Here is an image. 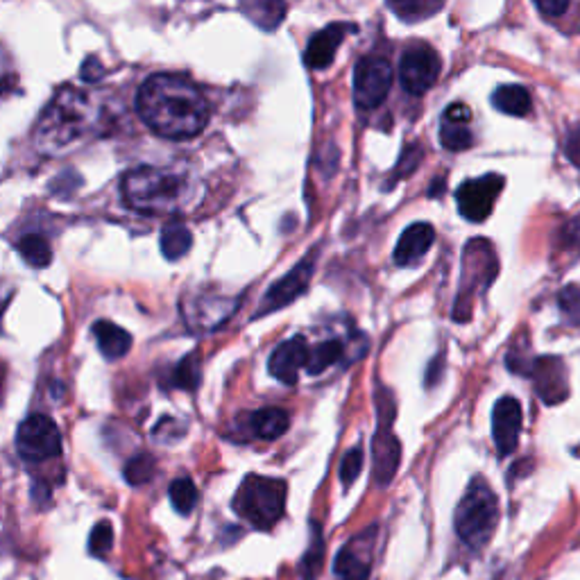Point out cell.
Listing matches in <instances>:
<instances>
[{
    "label": "cell",
    "instance_id": "6da1fadb",
    "mask_svg": "<svg viewBox=\"0 0 580 580\" xmlns=\"http://www.w3.org/2000/svg\"><path fill=\"white\" fill-rule=\"evenodd\" d=\"M136 112L143 123L164 139H193L209 121V102L191 80L173 73H157L143 82L136 96Z\"/></svg>",
    "mask_w": 580,
    "mask_h": 580
},
{
    "label": "cell",
    "instance_id": "7a4b0ae2",
    "mask_svg": "<svg viewBox=\"0 0 580 580\" xmlns=\"http://www.w3.org/2000/svg\"><path fill=\"white\" fill-rule=\"evenodd\" d=\"M100 127V109L89 93L66 87L48 102L34 125V148L46 157L66 155Z\"/></svg>",
    "mask_w": 580,
    "mask_h": 580
},
{
    "label": "cell",
    "instance_id": "3957f363",
    "mask_svg": "<svg viewBox=\"0 0 580 580\" xmlns=\"http://www.w3.org/2000/svg\"><path fill=\"white\" fill-rule=\"evenodd\" d=\"M123 198L134 211L148 216H175L189 204L191 179L179 170L141 166L130 170L121 184Z\"/></svg>",
    "mask_w": 580,
    "mask_h": 580
},
{
    "label": "cell",
    "instance_id": "277c9868",
    "mask_svg": "<svg viewBox=\"0 0 580 580\" xmlns=\"http://www.w3.org/2000/svg\"><path fill=\"white\" fill-rule=\"evenodd\" d=\"M456 533L469 549H483L499 524V501L485 479L469 483L456 510Z\"/></svg>",
    "mask_w": 580,
    "mask_h": 580
},
{
    "label": "cell",
    "instance_id": "5b68a950",
    "mask_svg": "<svg viewBox=\"0 0 580 580\" xmlns=\"http://www.w3.org/2000/svg\"><path fill=\"white\" fill-rule=\"evenodd\" d=\"M286 508V483L279 479H268V476H247L241 483L236 497L234 510L245 522L254 528L268 531L275 526Z\"/></svg>",
    "mask_w": 580,
    "mask_h": 580
},
{
    "label": "cell",
    "instance_id": "8992f818",
    "mask_svg": "<svg viewBox=\"0 0 580 580\" xmlns=\"http://www.w3.org/2000/svg\"><path fill=\"white\" fill-rule=\"evenodd\" d=\"M497 257H494V250L488 241L483 238H476L467 245L465 250V266H463V284H460V293L456 300V311L454 318L469 320L472 315V293H476L479 288H488L494 277H497Z\"/></svg>",
    "mask_w": 580,
    "mask_h": 580
},
{
    "label": "cell",
    "instance_id": "52a82bcc",
    "mask_svg": "<svg viewBox=\"0 0 580 580\" xmlns=\"http://www.w3.org/2000/svg\"><path fill=\"white\" fill-rule=\"evenodd\" d=\"M379 426L372 440V458H374V479L379 485H388L395 479L399 460H402V445L397 435L392 433V422H395V399L388 390H379Z\"/></svg>",
    "mask_w": 580,
    "mask_h": 580
},
{
    "label": "cell",
    "instance_id": "ba28073f",
    "mask_svg": "<svg viewBox=\"0 0 580 580\" xmlns=\"http://www.w3.org/2000/svg\"><path fill=\"white\" fill-rule=\"evenodd\" d=\"M16 451L28 465L46 463L62 454V435L48 415L34 413L25 417L16 431Z\"/></svg>",
    "mask_w": 580,
    "mask_h": 580
},
{
    "label": "cell",
    "instance_id": "9c48e42d",
    "mask_svg": "<svg viewBox=\"0 0 580 580\" xmlns=\"http://www.w3.org/2000/svg\"><path fill=\"white\" fill-rule=\"evenodd\" d=\"M392 87V68L383 57H363L354 71V105L361 112L377 109L388 98Z\"/></svg>",
    "mask_w": 580,
    "mask_h": 580
},
{
    "label": "cell",
    "instance_id": "30bf717a",
    "mask_svg": "<svg viewBox=\"0 0 580 580\" xmlns=\"http://www.w3.org/2000/svg\"><path fill=\"white\" fill-rule=\"evenodd\" d=\"M440 57L431 46L413 44L404 50L399 62V80L411 96H424L440 78Z\"/></svg>",
    "mask_w": 580,
    "mask_h": 580
},
{
    "label": "cell",
    "instance_id": "8fae6325",
    "mask_svg": "<svg viewBox=\"0 0 580 580\" xmlns=\"http://www.w3.org/2000/svg\"><path fill=\"white\" fill-rule=\"evenodd\" d=\"M503 182H506V179L494 173L467 179V182L456 191L460 216L467 218L469 223H483V220H488L494 209V200L499 198V193L503 189Z\"/></svg>",
    "mask_w": 580,
    "mask_h": 580
},
{
    "label": "cell",
    "instance_id": "7c38bea8",
    "mask_svg": "<svg viewBox=\"0 0 580 580\" xmlns=\"http://www.w3.org/2000/svg\"><path fill=\"white\" fill-rule=\"evenodd\" d=\"M313 270H315V252H309V257L302 259L286 277H281L268 288V293L263 295V300H261V309L257 313V318L268 313H275L279 309H286L288 304H293L297 297L304 295L306 288H309L311 284Z\"/></svg>",
    "mask_w": 580,
    "mask_h": 580
},
{
    "label": "cell",
    "instance_id": "4fadbf2b",
    "mask_svg": "<svg viewBox=\"0 0 580 580\" xmlns=\"http://www.w3.org/2000/svg\"><path fill=\"white\" fill-rule=\"evenodd\" d=\"M522 433V404L515 397H501L492 411V438L499 458L513 454Z\"/></svg>",
    "mask_w": 580,
    "mask_h": 580
},
{
    "label": "cell",
    "instance_id": "5bb4252c",
    "mask_svg": "<svg viewBox=\"0 0 580 580\" xmlns=\"http://www.w3.org/2000/svg\"><path fill=\"white\" fill-rule=\"evenodd\" d=\"M309 343H306L304 336H293L290 340L277 345L275 352L270 354L268 370L275 379L281 383H288L293 386L300 377V370H306V363H309Z\"/></svg>",
    "mask_w": 580,
    "mask_h": 580
},
{
    "label": "cell",
    "instance_id": "9a60e30c",
    "mask_svg": "<svg viewBox=\"0 0 580 580\" xmlns=\"http://www.w3.org/2000/svg\"><path fill=\"white\" fill-rule=\"evenodd\" d=\"M352 30H356V25L352 23H331L320 32H315L309 41V46H306L304 64L309 68H315V71H324V68H329L336 57V50L343 46L345 37Z\"/></svg>",
    "mask_w": 580,
    "mask_h": 580
},
{
    "label": "cell",
    "instance_id": "2e32d148",
    "mask_svg": "<svg viewBox=\"0 0 580 580\" xmlns=\"http://www.w3.org/2000/svg\"><path fill=\"white\" fill-rule=\"evenodd\" d=\"M374 531L377 528H368L356 540L345 544L336 558V576L340 580H370V558L363 553L372 551Z\"/></svg>",
    "mask_w": 580,
    "mask_h": 580
},
{
    "label": "cell",
    "instance_id": "e0dca14e",
    "mask_svg": "<svg viewBox=\"0 0 580 580\" xmlns=\"http://www.w3.org/2000/svg\"><path fill=\"white\" fill-rule=\"evenodd\" d=\"M533 383L537 395L547 404H560L569 395L567 372L560 358H537L533 361Z\"/></svg>",
    "mask_w": 580,
    "mask_h": 580
},
{
    "label": "cell",
    "instance_id": "ac0fdd59",
    "mask_svg": "<svg viewBox=\"0 0 580 580\" xmlns=\"http://www.w3.org/2000/svg\"><path fill=\"white\" fill-rule=\"evenodd\" d=\"M234 306L236 302L223 297H198L186 306L184 315L193 329H216L234 313Z\"/></svg>",
    "mask_w": 580,
    "mask_h": 580
},
{
    "label": "cell",
    "instance_id": "d6986e66",
    "mask_svg": "<svg viewBox=\"0 0 580 580\" xmlns=\"http://www.w3.org/2000/svg\"><path fill=\"white\" fill-rule=\"evenodd\" d=\"M435 241V229L429 223H415L406 229L395 247L397 266H413L426 252L431 250Z\"/></svg>",
    "mask_w": 580,
    "mask_h": 580
},
{
    "label": "cell",
    "instance_id": "ffe728a7",
    "mask_svg": "<svg viewBox=\"0 0 580 580\" xmlns=\"http://www.w3.org/2000/svg\"><path fill=\"white\" fill-rule=\"evenodd\" d=\"M290 417L284 408L268 406L261 408V411H254L252 415H247V429L254 435V438L261 440H277L288 431Z\"/></svg>",
    "mask_w": 580,
    "mask_h": 580
},
{
    "label": "cell",
    "instance_id": "44dd1931",
    "mask_svg": "<svg viewBox=\"0 0 580 580\" xmlns=\"http://www.w3.org/2000/svg\"><path fill=\"white\" fill-rule=\"evenodd\" d=\"M93 336H96L98 340L100 354L109 358V361H116V358H123L127 352H130L132 336L114 322L98 320L96 324H93Z\"/></svg>",
    "mask_w": 580,
    "mask_h": 580
},
{
    "label": "cell",
    "instance_id": "7402d4cb",
    "mask_svg": "<svg viewBox=\"0 0 580 580\" xmlns=\"http://www.w3.org/2000/svg\"><path fill=\"white\" fill-rule=\"evenodd\" d=\"M492 105L497 107L501 114L528 116L531 114L533 100L531 93L524 87H519V84H503V87L492 93Z\"/></svg>",
    "mask_w": 580,
    "mask_h": 580
},
{
    "label": "cell",
    "instance_id": "603a6c76",
    "mask_svg": "<svg viewBox=\"0 0 580 580\" xmlns=\"http://www.w3.org/2000/svg\"><path fill=\"white\" fill-rule=\"evenodd\" d=\"M161 252L168 261H177L182 259L186 252L191 250L193 245V236L189 229H186L182 223H168L161 232Z\"/></svg>",
    "mask_w": 580,
    "mask_h": 580
},
{
    "label": "cell",
    "instance_id": "cb8c5ba5",
    "mask_svg": "<svg viewBox=\"0 0 580 580\" xmlns=\"http://www.w3.org/2000/svg\"><path fill=\"white\" fill-rule=\"evenodd\" d=\"M16 247H19L23 261L32 268H48L50 261H53V250H50V243L39 234L21 236Z\"/></svg>",
    "mask_w": 580,
    "mask_h": 580
},
{
    "label": "cell",
    "instance_id": "d4e9b609",
    "mask_svg": "<svg viewBox=\"0 0 580 580\" xmlns=\"http://www.w3.org/2000/svg\"><path fill=\"white\" fill-rule=\"evenodd\" d=\"M345 354V345L340 340H327V343H320L318 347L309 349V363H306V372L311 377H318L331 365L338 363Z\"/></svg>",
    "mask_w": 580,
    "mask_h": 580
},
{
    "label": "cell",
    "instance_id": "484cf974",
    "mask_svg": "<svg viewBox=\"0 0 580 580\" xmlns=\"http://www.w3.org/2000/svg\"><path fill=\"white\" fill-rule=\"evenodd\" d=\"M241 10L263 30H275L284 21L286 5L284 3H245Z\"/></svg>",
    "mask_w": 580,
    "mask_h": 580
},
{
    "label": "cell",
    "instance_id": "4316f807",
    "mask_svg": "<svg viewBox=\"0 0 580 580\" xmlns=\"http://www.w3.org/2000/svg\"><path fill=\"white\" fill-rule=\"evenodd\" d=\"M170 503H173V508L177 510L179 515H191L195 506H198V488H195V483L191 479H175L170 483Z\"/></svg>",
    "mask_w": 580,
    "mask_h": 580
},
{
    "label": "cell",
    "instance_id": "83f0119b",
    "mask_svg": "<svg viewBox=\"0 0 580 580\" xmlns=\"http://www.w3.org/2000/svg\"><path fill=\"white\" fill-rule=\"evenodd\" d=\"M388 7L402 21L417 23L422 19H429V16H433L435 12H440L442 3H420V0H404V3H388Z\"/></svg>",
    "mask_w": 580,
    "mask_h": 580
},
{
    "label": "cell",
    "instance_id": "f1b7e54d",
    "mask_svg": "<svg viewBox=\"0 0 580 580\" xmlns=\"http://www.w3.org/2000/svg\"><path fill=\"white\" fill-rule=\"evenodd\" d=\"M440 143H442V148H447L451 152L469 150V148H472V143H474V134L469 132L467 125H454V123L442 121Z\"/></svg>",
    "mask_w": 580,
    "mask_h": 580
},
{
    "label": "cell",
    "instance_id": "f546056e",
    "mask_svg": "<svg viewBox=\"0 0 580 580\" xmlns=\"http://www.w3.org/2000/svg\"><path fill=\"white\" fill-rule=\"evenodd\" d=\"M155 476V458L148 454L134 456L130 463L125 465V481L130 485H143Z\"/></svg>",
    "mask_w": 580,
    "mask_h": 580
},
{
    "label": "cell",
    "instance_id": "4dcf8cb0",
    "mask_svg": "<svg viewBox=\"0 0 580 580\" xmlns=\"http://www.w3.org/2000/svg\"><path fill=\"white\" fill-rule=\"evenodd\" d=\"M173 383L177 388H184V390H195L200 386V363H198V356L191 354L186 356L182 363L175 368L173 374Z\"/></svg>",
    "mask_w": 580,
    "mask_h": 580
},
{
    "label": "cell",
    "instance_id": "1f68e13d",
    "mask_svg": "<svg viewBox=\"0 0 580 580\" xmlns=\"http://www.w3.org/2000/svg\"><path fill=\"white\" fill-rule=\"evenodd\" d=\"M114 544V528L109 522H98L93 526L91 537H89V551L91 556L96 558H105L109 551H112Z\"/></svg>",
    "mask_w": 580,
    "mask_h": 580
},
{
    "label": "cell",
    "instance_id": "d6a6232c",
    "mask_svg": "<svg viewBox=\"0 0 580 580\" xmlns=\"http://www.w3.org/2000/svg\"><path fill=\"white\" fill-rule=\"evenodd\" d=\"M361 469H363V449L361 447L349 449L343 463H340V481H343V485H352L358 479V474H361Z\"/></svg>",
    "mask_w": 580,
    "mask_h": 580
},
{
    "label": "cell",
    "instance_id": "836d02e7",
    "mask_svg": "<svg viewBox=\"0 0 580 580\" xmlns=\"http://www.w3.org/2000/svg\"><path fill=\"white\" fill-rule=\"evenodd\" d=\"M558 302H560L562 313H565L571 322L580 324V288L578 286H567L560 293Z\"/></svg>",
    "mask_w": 580,
    "mask_h": 580
},
{
    "label": "cell",
    "instance_id": "e575fe53",
    "mask_svg": "<svg viewBox=\"0 0 580 580\" xmlns=\"http://www.w3.org/2000/svg\"><path fill=\"white\" fill-rule=\"evenodd\" d=\"M14 87H16V71L12 57L3 46H0V96L10 93Z\"/></svg>",
    "mask_w": 580,
    "mask_h": 580
},
{
    "label": "cell",
    "instance_id": "d590c367",
    "mask_svg": "<svg viewBox=\"0 0 580 580\" xmlns=\"http://www.w3.org/2000/svg\"><path fill=\"white\" fill-rule=\"evenodd\" d=\"M469 118H472V112H469V107L463 105V102H454V105L447 107L445 118H442V121L454 123V125H465V123H469Z\"/></svg>",
    "mask_w": 580,
    "mask_h": 580
},
{
    "label": "cell",
    "instance_id": "8d00e7d4",
    "mask_svg": "<svg viewBox=\"0 0 580 580\" xmlns=\"http://www.w3.org/2000/svg\"><path fill=\"white\" fill-rule=\"evenodd\" d=\"M102 75H105V68H102L98 57H89L82 66V78L87 82H98Z\"/></svg>",
    "mask_w": 580,
    "mask_h": 580
},
{
    "label": "cell",
    "instance_id": "74e56055",
    "mask_svg": "<svg viewBox=\"0 0 580 580\" xmlns=\"http://www.w3.org/2000/svg\"><path fill=\"white\" fill-rule=\"evenodd\" d=\"M537 10L547 16V19H551V16L565 14L569 10V5L567 3H556V0H551V3H547V0H537Z\"/></svg>",
    "mask_w": 580,
    "mask_h": 580
},
{
    "label": "cell",
    "instance_id": "f35d334b",
    "mask_svg": "<svg viewBox=\"0 0 580 580\" xmlns=\"http://www.w3.org/2000/svg\"><path fill=\"white\" fill-rule=\"evenodd\" d=\"M12 295H14V290H12V288H5V286H0V320H3L5 306H7V304H10V300H12Z\"/></svg>",
    "mask_w": 580,
    "mask_h": 580
}]
</instances>
